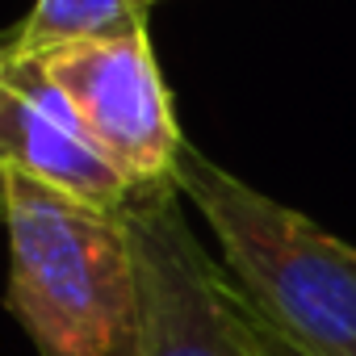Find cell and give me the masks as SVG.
I'll return each mask as SVG.
<instances>
[{"mask_svg":"<svg viewBox=\"0 0 356 356\" xmlns=\"http://www.w3.org/2000/svg\"><path fill=\"white\" fill-rule=\"evenodd\" d=\"M176 189L218 239L243 302L306 356H356V248L293 206L273 202L193 143L176 159Z\"/></svg>","mask_w":356,"mask_h":356,"instance_id":"obj_2","label":"cell"},{"mask_svg":"<svg viewBox=\"0 0 356 356\" xmlns=\"http://www.w3.org/2000/svg\"><path fill=\"white\" fill-rule=\"evenodd\" d=\"M248 314H252V327H256V339H260V348H264V356H306V352H298L285 335H277L252 306H248Z\"/></svg>","mask_w":356,"mask_h":356,"instance_id":"obj_7","label":"cell"},{"mask_svg":"<svg viewBox=\"0 0 356 356\" xmlns=\"http://www.w3.org/2000/svg\"><path fill=\"white\" fill-rule=\"evenodd\" d=\"M92 147L134 189L176 181L185 134L147 34L34 55Z\"/></svg>","mask_w":356,"mask_h":356,"instance_id":"obj_4","label":"cell"},{"mask_svg":"<svg viewBox=\"0 0 356 356\" xmlns=\"http://www.w3.org/2000/svg\"><path fill=\"white\" fill-rule=\"evenodd\" d=\"M9 314L38 356H143L147 293L126 210H101L0 163Z\"/></svg>","mask_w":356,"mask_h":356,"instance_id":"obj_1","label":"cell"},{"mask_svg":"<svg viewBox=\"0 0 356 356\" xmlns=\"http://www.w3.org/2000/svg\"><path fill=\"white\" fill-rule=\"evenodd\" d=\"M151 0H34L30 13L5 34L0 59H34L63 47L113 42L147 34Z\"/></svg>","mask_w":356,"mask_h":356,"instance_id":"obj_6","label":"cell"},{"mask_svg":"<svg viewBox=\"0 0 356 356\" xmlns=\"http://www.w3.org/2000/svg\"><path fill=\"white\" fill-rule=\"evenodd\" d=\"M126 222L147 293L143 356H264L243 293L193 235L176 181L134 189Z\"/></svg>","mask_w":356,"mask_h":356,"instance_id":"obj_3","label":"cell"},{"mask_svg":"<svg viewBox=\"0 0 356 356\" xmlns=\"http://www.w3.org/2000/svg\"><path fill=\"white\" fill-rule=\"evenodd\" d=\"M151 5H155V0H151Z\"/></svg>","mask_w":356,"mask_h":356,"instance_id":"obj_8","label":"cell"},{"mask_svg":"<svg viewBox=\"0 0 356 356\" xmlns=\"http://www.w3.org/2000/svg\"><path fill=\"white\" fill-rule=\"evenodd\" d=\"M0 163L101 210H126L134 197V185L92 147L80 126L38 109L5 84H0Z\"/></svg>","mask_w":356,"mask_h":356,"instance_id":"obj_5","label":"cell"}]
</instances>
